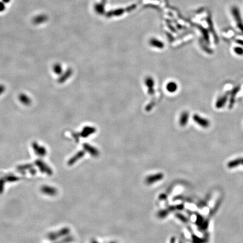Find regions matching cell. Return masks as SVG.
Masks as SVG:
<instances>
[{"mask_svg":"<svg viewBox=\"0 0 243 243\" xmlns=\"http://www.w3.org/2000/svg\"><path fill=\"white\" fill-rule=\"evenodd\" d=\"M69 232H70V230L69 228H63L57 232H51L47 236V238L48 240L51 241H54L60 237L68 235Z\"/></svg>","mask_w":243,"mask_h":243,"instance_id":"1","label":"cell"},{"mask_svg":"<svg viewBox=\"0 0 243 243\" xmlns=\"http://www.w3.org/2000/svg\"><path fill=\"white\" fill-rule=\"evenodd\" d=\"M35 163L41 172L46 173L49 176L52 175V171L51 168L48 166L42 160H37L35 162Z\"/></svg>","mask_w":243,"mask_h":243,"instance_id":"2","label":"cell"},{"mask_svg":"<svg viewBox=\"0 0 243 243\" xmlns=\"http://www.w3.org/2000/svg\"><path fill=\"white\" fill-rule=\"evenodd\" d=\"M193 119L199 126H200L201 127H202L203 128H207V127H209V126L210 124V123H209V121H208L206 119H204L203 118H201L200 116L197 115V114L195 115L193 117Z\"/></svg>","mask_w":243,"mask_h":243,"instance_id":"3","label":"cell"},{"mask_svg":"<svg viewBox=\"0 0 243 243\" xmlns=\"http://www.w3.org/2000/svg\"><path fill=\"white\" fill-rule=\"evenodd\" d=\"M41 191L44 194L49 195V196H54L57 194V190L49 186H44L41 187Z\"/></svg>","mask_w":243,"mask_h":243,"instance_id":"4","label":"cell"},{"mask_svg":"<svg viewBox=\"0 0 243 243\" xmlns=\"http://www.w3.org/2000/svg\"><path fill=\"white\" fill-rule=\"evenodd\" d=\"M163 174L162 173H157L154 175H151L150 176H148L146 179V182L148 184H152V183L159 181L163 179Z\"/></svg>","mask_w":243,"mask_h":243,"instance_id":"5","label":"cell"},{"mask_svg":"<svg viewBox=\"0 0 243 243\" xmlns=\"http://www.w3.org/2000/svg\"><path fill=\"white\" fill-rule=\"evenodd\" d=\"M33 148L36 154L40 156H44L46 154V150L45 148L40 146L37 143H34L33 144Z\"/></svg>","mask_w":243,"mask_h":243,"instance_id":"6","label":"cell"},{"mask_svg":"<svg viewBox=\"0 0 243 243\" xmlns=\"http://www.w3.org/2000/svg\"><path fill=\"white\" fill-rule=\"evenodd\" d=\"M83 148L86 151L89 152L91 155L93 156H97L99 154L98 150L96 148L89 145L88 144H84Z\"/></svg>","mask_w":243,"mask_h":243,"instance_id":"7","label":"cell"},{"mask_svg":"<svg viewBox=\"0 0 243 243\" xmlns=\"http://www.w3.org/2000/svg\"><path fill=\"white\" fill-rule=\"evenodd\" d=\"M85 155V152L82 151V152H78V153H77L76 155H75L72 158H70L69 159V160L68 161V165L69 166H72L73 164H74L76 163L77 161H78L79 159L82 158Z\"/></svg>","mask_w":243,"mask_h":243,"instance_id":"8","label":"cell"},{"mask_svg":"<svg viewBox=\"0 0 243 243\" xmlns=\"http://www.w3.org/2000/svg\"><path fill=\"white\" fill-rule=\"evenodd\" d=\"M243 165V158H239L230 161L228 163V167L229 168L237 167L239 165Z\"/></svg>","mask_w":243,"mask_h":243,"instance_id":"9","label":"cell"},{"mask_svg":"<svg viewBox=\"0 0 243 243\" xmlns=\"http://www.w3.org/2000/svg\"><path fill=\"white\" fill-rule=\"evenodd\" d=\"M47 19V17L45 15H38L37 16H36L33 20V21L36 24H40L41 23H44Z\"/></svg>","mask_w":243,"mask_h":243,"instance_id":"10","label":"cell"},{"mask_svg":"<svg viewBox=\"0 0 243 243\" xmlns=\"http://www.w3.org/2000/svg\"><path fill=\"white\" fill-rule=\"evenodd\" d=\"M145 83H146V86L148 88L149 93L152 94V93H154V90H152V88L154 87V81L152 80V78H150V77L147 78L146 79V81H145Z\"/></svg>","mask_w":243,"mask_h":243,"instance_id":"11","label":"cell"},{"mask_svg":"<svg viewBox=\"0 0 243 243\" xmlns=\"http://www.w3.org/2000/svg\"><path fill=\"white\" fill-rule=\"evenodd\" d=\"M95 132V128L91 127H87L85 128L81 135H82V136L86 137L89 136L90 135L93 134Z\"/></svg>","mask_w":243,"mask_h":243,"instance_id":"12","label":"cell"},{"mask_svg":"<svg viewBox=\"0 0 243 243\" xmlns=\"http://www.w3.org/2000/svg\"><path fill=\"white\" fill-rule=\"evenodd\" d=\"M189 119V114L187 112H183L180 119V123L181 126H185Z\"/></svg>","mask_w":243,"mask_h":243,"instance_id":"13","label":"cell"},{"mask_svg":"<svg viewBox=\"0 0 243 243\" xmlns=\"http://www.w3.org/2000/svg\"><path fill=\"white\" fill-rule=\"evenodd\" d=\"M150 44L151 45L157 47V48H163L164 47V44H163V42H162L161 41L156 40V39H152L150 42Z\"/></svg>","mask_w":243,"mask_h":243,"instance_id":"14","label":"cell"},{"mask_svg":"<svg viewBox=\"0 0 243 243\" xmlns=\"http://www.w3.org/2000/svg\"><path fill=\"white\" fill-rule=\"evenodd\" d=\"M167 89L168 91L170 92H174L177 89V85L173 82H169L167 85Z\"/></svg>","mask_w":243,"mask_h":243,"instance_id":"15","label":"cell"},{"mask_svg":"<svg viewBox=\"0 0 243 243\" xmlns=\"http://www.w3.org/2000/svg\"><path fill=\"white\" fill-rule=\"evenodd\" d=\"M227 100H228L227 99V96H224V97H221V99H220L217 101L215 106H216V107L217 108L222 107V106H224V105L225 104L226 102L227 101Z\"/></svg>","mask_w":243,"mask_h":243,"instance_id":"16","label":"cell"},{"mask_svg":"<svg viewBox=\"0 0 243 243\" xmlns=\"http://www.w3.org/2000/svg\"><path fill=\"white\" fill-rule=\"evenodd\" d=\"M4 179L5 180V181H6L11 182H15V181H19V180L20 179H19L18 177L16 176L10 175H7V176H5Z\"/></svg>","mask_w":243,"mask_h":243,"instance_id":"17","label":"cell"},{"mask_svg":"<svg viewBox=\"0 0 243 243\" xmlns=\"http://www.w3.org/2000/svg\"><path fill=\"white\" fill-rule=\"evenodd\" d=\"M32 168V165L30 164H24V165H21L20 166L17 168V169L19 171V172H24V171H26L27 169H30Z\"/></svg>","mask_w":243,"mask_h":243,"instance_id":"18","label":"cell"},{"mask_svg":"<svg viewBox=\"0 0 243 243\" xmlns=\"http://www.w3.org/2000/svg\"><path fill=\"white\" fill-rule=\"evenodd\" d=\"M19 98H20V100H21V101L23 103H24V104L28 105V104H30V99H29V98H28V96H26V95H24V94L21 95L20 96Z\"/></svg>","mask_w":243,"mask_h":243,"instance_id":"19","label":"cell"},{"mask_svg":"<svg viewBox=\"0 0 243 243\" xmlns=\"http://www.w3.org/2000/svg\"><path fill=\"white\" fill-rule=\"evenodd\" d=\"M95 11L99 14H101L104 12V7L103 6L101 5H99V4H96L95 6Z\"/></svg>","mask_w":243,"mask_h":243,"instance_id":"20","label":"cell"},{"mask_svg":"<svg viewBox=\"0 0 243 243\" xmlns=\"http://www.w3.org/2000/svg\"><path fill=\"white\" fill-rule=\"evenodd\" d=\"M176 217L179 218L180 220H181L182 222L184 223H186L188 222V220L186 217H185L183 215H182V214L180 213H176Z\"/></svg>","mask_w":243,"mask_h":243,"instance_id":"21","label":"cell"},{"mask_svg":"<svg viewBox=\"0 0 243 243\" xmlns=\"http://www.w3.org/2000/svg\"><path fill=\"white\" fill-rule=\"evenodd\" d=\"M169 211L167 209L162 210V211H160L158 213V215L159 217H160L161 218H164L167 216V215L169 214Z\"/></svg>","mask_w":243,"mask_h":243,"instance_id":"22","label":"cell"},{"mask_svg":"<svg viewBox=\"0 0 243 243\" xmlns=\"http://www.w3.org/2000/svg\"><path fill=\"white\" fill-rule=\"evenodd\" d=\"M5 180L3 179H0V194H1L4 190V186L5 183Z\"/></svg>","mask_w":243,"mask_h":243,"instance_id":"23","label":"cell"},{"mask_svg":"<svg viewBox=\"0 0 243 243\" xmlns=\"http://www.w3.org/2000/svg\"><path fill=\"white\" fill-rule=\"evenodd\" d=\"M73 238H72V237H70V236H69V237H68V238H66L65 239H64V240H61L60 241V242H58V243H69V242H72V239Z\"/></svg>","mask_w":243,"mask_h":243,"instance_id":"24","label":"cell"},{"mask_svg":"<svg viewBox=\"0 0 243 243\" xmlns=\"http://www.w3.org/2000/svg\"><path fill=\"white\" fill-rule=\"evenodd\" d=\"M54 71H55V72L56 73H58V74H60V73L61 71V66H60V65L57 64V65H55V66H54Z\"/></svg>","mask_w":243,"mask_h":243,"instance_id":"25","label":"cell"},{"mask_svg":"<svg viewBox=\"0 0 243 243\" xmlns=\"http://www.w3.org/2000/svg\"><path fill=\"white\" fill-rule=\"evenodd\" d=\"M71 73H72V72H71V71H70V70H69V71H68V72H66V73H65V76L64 77H62V78L60 79L61 81H62V82H64L63 81H65L66 79H67L70 75H71Z\"/></svg>","mask_w":243,"mask_h":243,"instance_id":"26","label":"cell"},{"mask_svg":"<svg viewBox=\"0 0 243 243\" xmlns=\"http://www.w3.org/2000/svg\"><path fill=\"white\" fill-rule=\"evenodd\" d=\"M235 51L238 55H243V50L241 48H236L235 49Z\"/></svg>","mask_w":243,"mask_h":243,"instance_id":"27","label":"cell"},{"mask_svg":"<svg viewBox=\"0 0 243 243\" xmlns=\"http://www.w3.org/2000/svg\"><path fill=\"white\" fill-rule=\"evenodd\" d=\"M123 11L122 10H115L114 11L112 12V15H119L121 14H122Z\"/></svg>","mask_w":243,"mask_h":243,"instance_id":"28","label":"cell"},{"mask_svg":"<svg viewBox=\"0 0 243 243\" xmlns=\"http://www.w3.org/2000/svg\"><path fill=\"white\" fill-rule=\"evenodd\" d=\"M5 9V6L4 3L2 2H0V12L3 11Z\"/></svg>","mask_w":243,"mask_h":243,"instance_id":"29","label":"cell"},{"mask_svg":"<svg viewBox=\"0 0 243 243\" xmlns=\"http://www.w3.org/2000/svg\"><path fill=\"white\" fill-rule=\"evenodd\" d=\"M30 173H31L32 175H35V174L37 173V172H36V169H34V168H31V169H30Z\"/></svg>","mask_w":243,"mask_h":243,"instance_id":"30","label":"cell"},{"mask_svg":"<svg viewBox=\"0 0 243 243\" xmlns=\"http://www.w3.org/2000/svg\"><path fill=\"white\" fill-rule=\"evenodd\" d=\"M4 89H5V87L1 85L0 86V95L4 91Z\"/></svg>","mask_w":243,"mask_h":243,"instance_id":"31","label":"cell"},{"mask_svg":"<svg viewBox=\"0 0 243 243\" xmlns=\"http://www.w3.org/2000/svg\"><path fill=\"white\" fill-rule=\"evenodd\" d=\"M2 1L5 3H7V2H9L10 1V0H2Z\"/></svg>","mask_w":243,"mask_h":243,"instance_id":"32","label":"cell"},{"mask_svg":"<svg viewBox=\"0 0 243 243\" xmlns=\"http://www.w3.org/2000/svg\"><path fill=\"white\" fill-rule=\"evenodd\" d=\"M92 243H98L96 241H95V240H93V241H92Z\"/></svg>","mask_w":243,"mask_h":243,"instance_id":"33","label":"cell"},{"mask_svg":"<svg viewBox=\"0 0 243 243\" xmlns=\"http://www.w3.org/2000/svg\"></svg>","mask_w":243,"mask_h":243,"instance_id":"34","label":"cell"}]
</instances>
